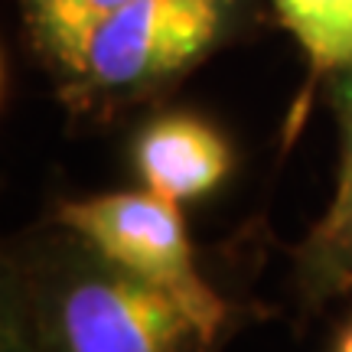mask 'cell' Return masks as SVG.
I'll return each mask as SVG.
<instances>
[{"instance_id": "cell-1", "label": "cell", "mask_w": 352, "mask_h": 352, "mask_svg": "<svg viewBox=\"0 0 352 352\" xmlns=\"http://www.w3.org/2000/svg\"><path fill=\"white\" fill-rule=\"evenodd\" d=\"M7 303V352H202L196 323L166 294L65 232Z\"/></svg>"}, {"instance_id": "cell-2", "label": "cell", "mask_w": 352, "mask_h": 352, "mask_svg": "<svg viewBox=\"0 0 352 352\" xmlns=\"http://www.w3.org/2000/svg\"><path fill=\"white\" fill-rule=\"evenodd\" d=\"M59 226L104 261L157 287L196 323L212 346L226 329L228 303L202 277L176 202L153 192H101L59 206Z\"/></svg>"}, {"instance_id": "cell-3", "label": "cell", "mask_w": 352, "mask_h": 352, "mask_svg": "<svg viewBox=\"0 0 352 352\" xmlns=\"http://www.w3.org/2000/svg\"><path fill=\"white\" fill-rule=\"evenodd\" d=\"M232 0H131L91 36L72 82L88 91H138L173 78L215 43Z\"/></svg>"}, {"instance_id": "cell-4", "label": "cell", "mask_w": 352, "mask_h": 352, "mask_svg": "<svg viewBox=\"0 0 352 352\" xmlns=\"http://www.w3.org/2000/svg\"><path fill=\"white\" fill-rule=\"evenodd\" d=\"M134 166L144 189L166 202H186L212 192L232 170L226 138L192 114L153 118L134 140Z\"/></svg>"}, {"instance_id": "cell-5", "label": "cell", "mask_w": 352, "mask_h": 352, "mask_svg": "<svg viewBox=\"0 0 352 352\" xmlns=\"http://www.w3.org/2000/svg\"><path fill=\"white\" fill-rule=\"evenodd\" d=\"M336 104L342 114V166L327 215L300 248V280L314 297L352 290V69L336 78Z\"/></svg>"}, {"instance_id": "cell-6", "label": "cell", "mask_w": 352, "mask_h": 352, "mask_svg": "<svg viewBox=\"0 0 352 352\" xmlns=\"http://www.w3.org/2000/svg\"><path fill=\"white\" fill-rule=\"evenodd\" d=\"M26 26L43 56L72 78L91 36L131 0H20Z\"/></svg>"}, {"instance_id": "cell-7", "label": "cell", "mask_w": 352, "mask_h": 352, "mask_svg": "<svg viewBox=\"0 0 352 352\" xmlns=\"http://www.w3.org/2000/svg\"><path fill=\"white\" fill-rule=\"evenodd\" d=\"M316 76L352 69V0H274Z\"/></svg>"}, {"instance_id": "cell-8", "label": "cell", "mask_w": 352, "mask_h": 352, "mask_svg": "<svg viewBox=\"0 0 352 352\" xmlns=\"http://www.w3.org/2000/svg\"><path fill=\"white\" fill-rule=\"evenodd\" d=\"M336 352H352V323L346 327V333L340 336V342H336Z\"/></svg>"}]
</instances>
